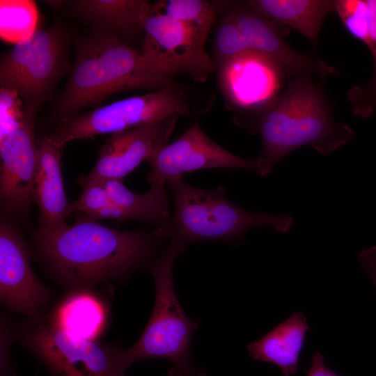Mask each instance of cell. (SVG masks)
<instances>
[{"label": "cell", "mask_w": 376, "mask_h": 376, "mask_svg": "<svg viewBox=\"0 0 376 376\" xmlns=\"http://www.w3.org/2000/svg\"><path fill=\"white\" fill-rule=\"evenodd\" d=\"M36 241L60 280L88 288L125 277L152 256L163 240L152 233L119 230L91 219L77 220L56 231L40 228Z\"/></svg>", "instance_id": "6da1fadb"}, {"label": "cell", "mask_w": 376, "mask_h": 376, "mask_svg": "<svg viewBox=\"0 0 376 376\" xmlns=\"http://www.w3.org/2000/svg\"><path fill=\"white\" fill-rule=\"evenodd\" d=\"M256 109L241 125L261 136L262 150L256 159L261 176H268L297 148L309 145L326 155L350 142L354 134L336 120L324 93L311 76L295 78L283 93Z\"/></svg>", "instance_id": "7a4b0ae2"}, {"label": "cell", "mask_w": 376, "mask_h": 376, "mask_svg": "<svg viewBox=\"0 0 376 376\" xmlns=\"http://www.w3.org/2000/svg\"><path fill=\"white\" fill-rule=\"evenodd\" d=\"M179 85L145 68L140 52L121 38L97 29L78 42L75 64L52 114L59 123L118 92Z\"/></svg>", "instance_id": "3957f363"}, {"label": "cell", "mask_w": 376, "mask_h": 376, "mask_svg": "<svg viewBox=\"0 0 376 376\" xmlns=\"http://www.w3.org/2000/svg\"><path fill=\"white\" fill-rule=\"evenodd\" d=\"M166 183L172 192L174 212L170 219L152 235L185 247L207 240L238 242L248 230L269 227L286 233L293 224L288 214L275 216L256 213L230 203L223 187L202 189L186 183L182 175L170 178Z\"/></svg>", "instance_id": "277c9868"}, {"label": "cell", "mask_w": 376, "mask_h": 376, "mask_svg": "<svg viewBox=\"0 0 376 376\" xmlns=\"http://www.w3.org/2000/svg\"><path fill=\"white\" fill-rule=\"evenodd\" d=\"M185 249L171 242L149 266L155 285L152 313L136 343L127 350H120L119 364L123 370L126 371L141 360L159 358L172 363L168 376H207L205 369L195 365L191 355V341L198 324L186 315L174 288L173 265Z\"/></svg>", "instance_id": "5b68a950"}, {"label": "cell", "mask_w": 376, "mask_h": 376, "mask_svg": "<svg viewBox=\"0 0 376 376\" xmlns=\"http://www.w3.org/2000/svg\"><path fill=\"white\" fill-rule=\"evenodd\" d=\"M191 103L181 86H172L129 97L78 114L58 123L49 135L64 148L75 140L115 134L160 120L171 115H188Z\"/></svg>", "instance_id": "8992f818"}, {"label": "cell", "mask_w": 376, "mask_h": 376, "mask_svg": "<svg viewBox=\"0 0 376 376\" xmlns=\"http://www.w3.org/2000/svg\"><path fill=\"white\" fill-rule=\"evenodd\" d=\"M65 37L55 26L14 44L0 62L1 87L16 91L25 108L37 109L63 70Z\"/></svg>", "instance_id": "52a82bcc"}, {"label": "cell", "mask_w": 376, "mask_h": 376, "mask_svg": "<svg viewBox=\"0 0 376 376\" xmlns=\"http://www.w3.org/2000/svg\"><path fill=\"white\" fill-rule=\"evenodd\" d=\"M155 6V5H154ZM140 52L147 70L169 77L186 73L198 82L217 70L206 40L182 22L157 10L146 20Z\"/></svg>", "instance_id": "ba28073f"}, {"label": "cell", "mask_w": 376, "mask_h": 376, "mask_svg": "<svg viewBox=\"0 0 376 376\" xmlns=\"http://www.w3.org/2000/svg\"><path fill=\"white\" fill-rule=\"evenodd\" d=\"M26 338L31 350L55 376H111L126 372L119 364L120 350L73 338L53 323L37 325Z\"/></svg>", "instance_id": "9c48e42d"}, {"label": "cell", "mask_w": 376, "mask_h": 376, "mask_svg": "<svg viewBox=\"0 0 376 376\" xmlns=\"http://www.w3.org/2000/svg\"><path fill=\"white\" fill-rule=\"evenodd\" d=\"M178 115L111 134L102 146L91 171L78 178L84 189L110 180H122L141 162L167 144Z\"/></svg>", "instance_id": "30bf717a"}, {"label": "cell", "mask_w": 376, "mask_h": 376, "mask_svg": "<svg viewBox=\"0 0 376 376\" xmlns=\"http://www.w3.org/2000/svg\"><path fill=\"white\" fill-rule=\"evenodd\" d=\"M151 167L148 182L163 185L169 178L187 172L210 168L252 169L257 172V162L240 157L209 138L196 123L170 144L164 146L149 158Z\"/></svg>", "instance_id": "8fae6325"}, {"label": "cell", "mask_w": 376, "mask_h": 376, "mask_svg": "<svg viewBox=\"0 0 376 376\" xmlns=\"http://www.w3.org/2000/svg\"><path fill=\"white\" fill-rule=\"evenodd\" d=\"M29 253L12 223L0 224V297L9 309L41 321L42 308L49 300L47 288L34 274Z\"/></svg>", "instance_id": "7c38bea8"}, {"label": "cell", "mask_w": 376, "mask_h": 376, "mask_svg": "<svg viewBox=\"0 0 376 376\" xmlns=\"http://www.w3.org/2000/svg\"><path fill=\"white\" fill-rule=\"evenodd\" d=\"M26 120L0 141V201L9 215H24L35 202L37 145L34 136L36 110L24 108Z\"/></svg>", "instance_id": "4fadbf2b"}, {"label": "cell", "mask_w": 376, "mask_h": 376, "mask_svg": "<svg viewBox=\"0 0 376 376\" xmlns=\"http://www.w3.org/2000/svg\"><path fill=\"white\" fill-rule=\"evenodd\" d=\"M227 13L251 47L275 62L285 76L296 78L317 73L324 77L336 73L333 67L320 60L291 48L277 22L251 11L243 3L231 4Z\"/></svg>", "instance_id": "5bb4252c"}, {"label": "cell", "mask_w": 376, "mask_h": 376, "mask_svg": "<svg viewBox=\"0 0 376 376\" xmlns=\"http://www.w3.org/2000/svg\"><path fill=\"white\" fill-rule=\"evenodd\" d=\"M217 70L225 97L240 109H256L274 98L285 76L275 62L258 52L237 56Z\"/></svg>", "instance_id": "9a60e30c"}, {"label": "cell", "mask_w": 376, "mask_h": 376, "mask_svg": "<svg viewBox=\"0 0 376 376\" xmlns=\"http://www.w3.org/2000/svg\"><path fill=\"white\" fill-rule=\"evenodd\" d=\"M63 148L50 136L37 145L35 202L39 210L40 228L56 231L66 228L68 205L61 175V158Z\"/></svg>", "instance_id": "2e32d148"}, {"label": "cell", "mask_w": 376, "mask_h": 376, "mask_svg": "<svg viewBox=\"0 0 376 376\" xmlns=\"http://www.w3.org/2000/svg\"><path fill=\"white\" fill-rule=\"evenodd\" d=\"M308 329L305 315L294 313L260 339L249 344L248 353L255 360L276 365L285 376L294 375Z\"/></svg>", "instance_id": "e0dca14e"}, {"label": "cell", "mask_w": 376, "mask_h": 376, "mask_svg": "<svg viewBox=\"0 0 376 376\" xmlns=\"http://www.w3.org/2000/svg\"><path fill=\"white\" fill-rule=\"evenodd\" d=\"M81 17L120 38L143 32L146 19L155 11L154 3L142 0H78L70 1Z\"/></svg>", "instance_id": "ac0fdd59"}, {"label": "cell", "mask_w": 376, "mask_h": 376, "mask_svg": "<svg viewBox=\"0 0 376 376\" xmlns=\"http://www.w3.org/2000/svg\"><path fill=\"white\" fill-rule=\"evenodd\" d=\"M251 11L279 24L289 26L315 42L325 17L334 9L327 0H247Z\"/></svg>", "instance_id": "d6986e66"}, {"label": "cell", "mask_w": 376, "mask_h": 376, "mask_svg": "<svg viewBox=\"0 0 376 376\" xmlns=\"http://www.w3.org/2000/svg\"><path fill=\"white\" fill-rule=\"evenodd\" d=\"M106 318V310L101 301L91 293L79 291L61 303L52 323L73 338L96 340Z\"/></svg>", "instance_id": "ffe728a7"}, {"label": "cell", "mask_w": 376, "mask_h": 376, "mask_svg": "<svg viewBox=\"0 0 376 376\" xmlns=\"http://www.w3.org/2000/svg\"><path fill=\"white\" fill-rule=\"evenodd\" d=\"M102 185L111 201L125 210L132 220L160 226L171 217L166 190L163 185H152L146 194H138L129 191L120 180H110Z\"/></svg>", "instance_id": "44dd1931"}, {"label": "cell", "mask_w": 376, "mask_h": 376, "mask_svg": "<svg viewBox=\"0 0 376 376\" xmlns=\"http://www.w3.org/2000/svg\"><path fill=\"white\" fill-rule=\"evenodd\" d=\"M0 19L1 39L16 44L37 30L36 4L27 0H1Z\"/></svg>", "instance_id": "7402d4cb"}, {"label": "cell", "mask_w": 376, "mask_h": 376, "mask_svg": "<svg viewBox=\"0 0 376 376\" xmlns=\"http://www.w3.org/2000/svg\"><path fill=\"white\" fill-rule=\"evenodd\" d=\"M157 10L182 22L206 40L217 17L215 6L203 0H168L154 3Z\"/></svg>", "instance_id": "603a6c76"}, {"label": "cell", "mask_w": 376, "mask_h": 376, "mask_svg": "<svg viewBox=\"0 0 376 376\" xmlns=\"http://www.w3.org/2000/svg\"><path fill=\"white\" fill-rule=\"evenodd\" d=\"M368 10V42L374 61L373 78L365 88L356 86L347 95L354 114L369 117L376 109V0H366Z\"/></svg>", "instance_id": "cb8c5ba5"}, {"label": "cell", "mask_w": 376, "mask_h": 376, "mask_svg": "<svg viewBox=\"0 0 376 376\" xmlns=\"http://www.w3.org/2000/svg\"><path fill=\"white\" fill-rule=\"evenodd\" d=\"M214 63L217 68L237 56L255 51L231 17L226 13L217 27L214 41Z\"/></svg>", "instance_id": "d4e9b609"}, {"label": "cell", "mask_w": 376, "mask_h": 376, "mask_svg": "<svg viewBox=\"0 0 376 376\" xmlns=\"http://www.w3.org/2000/svg\"><path fill=\"white\" fill-rule=\"evenodd\" d=\"M334 9L347 31L367 45L368 42V10L366 0L334 1Z\"/></svg>", "instance_id": "484cf974"}, {"label": "cell", "mask_w": 376, "mask_h": 376, "mask_svg": "<svg viewBox=\"0 0 376 376\" xmlns=\"http://www.w3.org/2000/svg\"><path fill=\"white\" fill-rule=\"evenodd\" d=\"M23 104L16 91L0 88V141L24 124L27 113Z\"/></svg>", "instance_id": "4316f807"}, {"label": "cell", "mask_w": 376, "mask_h": 376, "mask_svg": "<svg viewBox=\"0 0 376 376\" xmlns=\"http://www.w3.org/2000/svg\"><path fill=\"white\" fill-rule=\"evenodd\" d=\"M83 189L80 198L69 204L68 215L75 212H81L90 217L112 202L103 185H91Z\"/></svg>", "instance_id": "83f0119b"}, {"label": "cell", "mask_w": 376, "mask_h": 376, "mask_svg": "<svg viewBox=\"0 0 376 376\" xmlns=\"http://www.w3.org/2000/svg\"><path fill=\"white\" fill-rule=\"evenodd\" d=\"M357 260L369 276L376 290V246L363 249L359 255Z\"/></svg>", "instance_id": "f1b7e54d"}, {"label": "cell", "mask_w": 376, "mask_h": 376, "mask_svg": "<svg viewBox=\"0 0 376 376\" xmlns=\"http://www.w3.org/2000/svg\"><path fill=\"white\" fill-rule=\"evenodd\" d=\"M306 373L307 376H339L326 366L324 357L319 352L313 354L311 368Z\"/></svg>", "instance_id": "f546056e"}, {"label": "cell", "mask_w": 376, "mask_h": 376, "mask_svg": "<svg viewBox=\"0 0 376 376\" xmlns=\"http://www.w3.org/2000/svg\"><path fill=\"white\" fill-rule=\"evenodd\" d=\"M111 376H125V372H123V371L117 372Z\"/></svg>", "instance_id": "4dcf8cb0"}]
</instances>
